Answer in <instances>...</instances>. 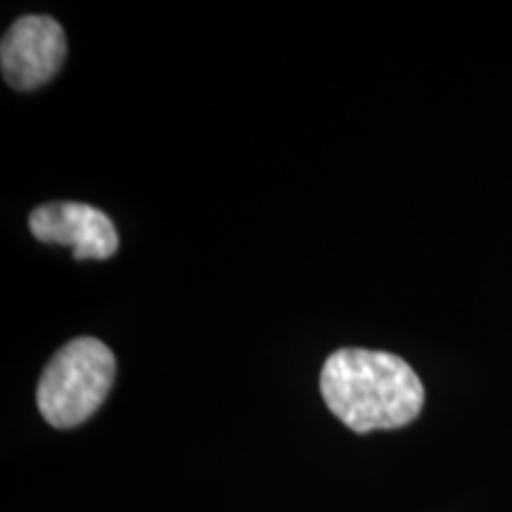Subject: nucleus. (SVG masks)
I'll return each instance as SVG.
<instances>
[{
    "label": "nucleus",
    "instance_id": "obj_3",
    "mask_svg": "<svg viewBox=\"0 0 512 512\" xmlns=\"http://www.w3.org/2000/svg\"><path fill=\"white\" fill-rule=\"evenodd\" d=\"M67 57V36L60 22L46 15L19 17L3 36L0 67L17 91H34L60 72Z\"/></svg>",
    "mask_w": 512,
    "mask_h": 512
},
{
    "label": "nucleus",
    "instance_id": "obj_4",
    "mask_svg": "<svg viewBox=\"0 0 512 512\" xmlns=\"http://www.w3.org/2000/svg\"><path fill=\"white\" fill-rule=\"evenodd\" d=\"M36 240L72 247L74 259H110L119 249V233L105 211L83 202H50L31 211Z\"/></svg>",
    "mask_w": 512,
    "mask_h": 512
},
{
    "label": "nucleus",
    "instance_id": "obj_1",
    "mask_svg": "<svg viewBox=\"0 0 512 512\" xmlns=\"http://www.w3.org/2000/svg\"><path fill=\"white\" fill-rule=\"evenodd\" d=\"M320 394L351 432L399 430L425 403V387L401 356L389 351L339 349L320 370Z\"/></svg>",
    "mask_w": 512,
    "mask_h": 512
},
{
    "label": "nucleus",
    "instance_id": "obj_2",
    "mask_svg": "<svg viewBox=\"0 0 512 512\" xmlns=\"http://www.w3.org/2000/svg\"><path fill=\"white\" fill-rule=\"evenodd\" d=\"M114 375L112 349L95 337H76L43 370L36 389L38 411L57 430L81 425L105 403Z\"/></svg>",
    "mask_w": 512,
    "mask_h": 512
}]
</instances>
